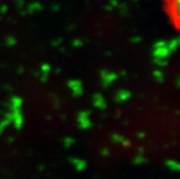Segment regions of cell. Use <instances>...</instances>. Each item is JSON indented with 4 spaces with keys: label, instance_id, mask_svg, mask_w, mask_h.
<instances>
[{
    "label": "cell",
    "instance_id": "obj_1",
    "mask_svg": "<svg viewBox=\"0 0 180 179\" xmlns=\"http://www.w3.org/2000/svg\"><path fill=\"white\" fill-rule=\"evenodd\" d=\"M167 19L180 35V0H161Z\"/></svg>",
    "mask_w": 180,
    "mask_h": 179
}]
</instances>
